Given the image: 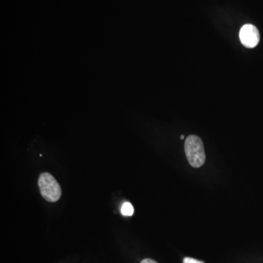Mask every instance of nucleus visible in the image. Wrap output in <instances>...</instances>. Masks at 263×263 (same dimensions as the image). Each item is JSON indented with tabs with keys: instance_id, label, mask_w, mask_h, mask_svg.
I'll return each instance as SVG.
<instances>
[{
	"instance_id": "5",
	"label": "nucleus",
	"mask_w": 263,
	"mask_h": 263,
	"mask_svg": "<svg viewBox=\"0 0 263 263\" xmlns=\"http://www.w3.org/2000/svg\"><path fill=\"white\" fill-rule=\"evenodd\" d=\"M184 263H204L202 261L192 258V257H185L184 259Z\"/></svg>"
},
{
	"instance_id": "3",
	"label": "nucleus",
	"mask_w": 263,
	"mask_h": 263,
	"mask_svg": "<svg viewBox=\"0 0 263 263\" xmlns=\"http://www.w3.org/2000/svg\"><path fill=\"white\" fill-rule=\"evenodd\" d=\"M239 37L244 46L252 48L257 46L260 42V32L255 26L249 24H245L240 30Z\"/></svg>"
},
{
	"instance_id": "4",
	"label": "nucleus",
	"mask_w": 263,
	"mask_h": 263,
	"mask_svg": "<svg viewBox=\"0 0 263 263\" xmlns=\"http://www.w3.org/2000/svg\"><path fill=\"white\" fill-rule=\"evenodd\" d=\"M122 215L130 217L134 214V208L130 202H124L121 209Z\"/></svg>"
},
{
	"instance_id": "6",
	"label": "nucleus",
	"mask_w": 263,
	"mask_h": 263,
	"mask_svg": "<svg viewBox=\"0 0 263 263\" xmlns=\"http://www.w3.org/2000/svg\"><path fill=\"white\" fill-rule=\"evenodd\" d=\"M157 263L155 260H152V259H144V260H142L141 263Z\"/></svg>"
},
{
	"instance_id": "2",
	"label": "nucleus",
	"mask_w": 263,
	"mask_h": 263,
	"mask_svg": "<svg viewBox=\"0 0 263 263\" xmlns=\"http://www.w3.org/2000/svg\"><path fill=\"white\" fill-rule=\"evenodd\" d=\"M38 186L40 193L46 201L54 202L61 198V187L51 174L48 172L42 173L39 178Z\"/></svg>"
},
{
	"instance_id": "7",
	"label": "nucleus",
	"mask_w": 263,
	"mask_h": 263,
	"mask_svg": "<svg viewBox=\"0 0 263 263\" xmlns=\"http://www.w3.org/2000/svg\"><path fill=\"white\" fill-rule=\"evenodd\" d=\"M181 139H185V136H181Z\"/></svg>"
},
{
	"instance_id": "1",
	"label": "nucleus",
	"mask_w": 263,
	"mask_h": 263,
	"mask_svg": "<svg viewBox=\"0 0 263 263\" xmlns=\"http://www.w3.org/2000/svg\"><path fill=\"white\" fill-rule=\"evenodd\" d=\"M185 153L188 162L193 168H201L205 162L203 143L201 138L191 135L186 138L185 143Z\"/></svg>"
}]
</instances>
